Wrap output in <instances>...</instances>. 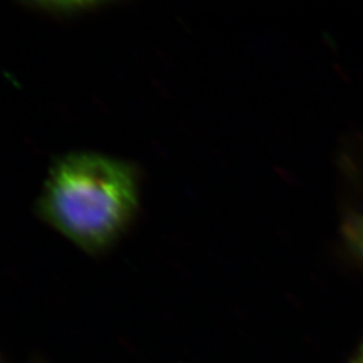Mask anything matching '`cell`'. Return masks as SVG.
Listing matches in <instances>:
<instances>
[{"label":"cell","instance_id":"1","mask_svg":"<svg viewBox=\"0 0 363 363\" xmlns=\"http://www.w3.org/2000/svg\"><path fill=\"white\" fill-rule=\"evenodd\" d=\"M139 203L138 174L109 156L78 152L55 162L45 182L39 214L86 252L116 242Z\"/></svg>","mask_w":363,"mask_h":363},{"label":"cell","instance_id":"2","mask_svg":"<svg viewBox=\"0 0 363 363\" xmlns=\"http://www.w3.org/2000/svg\"><path fill=\"white\" fill-rule=\"evenodd\" d=\"M345 237L351 249L363 261V216H354L346 220Z\"/></svg>","mask_w":363,"mask_h":363},{"label":"cell","instance_id":"3","mask_svg":"<svg viewBox=\"0 0 363 363\" xmlns=\"http://www.w3.org/2000/svg\"><path fill=\"white\" fill-rule=\"evenodd\" d=\"M359 363H363V350L362 354H361V358H359Z\"/></svg>","mask_w":363,"mask_h":363}]
</instances>
